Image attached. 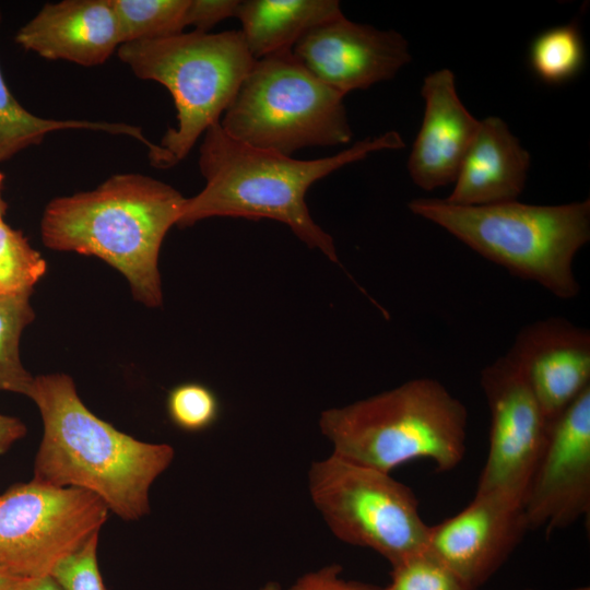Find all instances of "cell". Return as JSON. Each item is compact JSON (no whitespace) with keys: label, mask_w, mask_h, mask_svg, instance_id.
<instances>
[{"label":"cell","mask_w":590,"mask_h":590,"mask_svg":"<svg viewBox=\"0 0 590 590\" xmlns=\"http://www.w3.org/2000/svg\"><path fill=\"white\" fill-rule=\"evenodd\" d=\"M292 51L316 78L344 96L391 80L412 59L400 33L344 15L311 28Z\"/></svg>","instance_id":"obj_13"},{"label":"cell","mask_w":590,"mask_h":590,"mask_svg":"<svg viewBox=\"0 0 590 590\" xmlns=\"http://www.w3.org/2000/svg\"><path fill=\"white\" fill-rule=\"evenodd\" d=\"M251 56L291 50L311 28L343 16L337 0H246L235 15Z\"/></svg>","instance_id":"obj_18"},{"label":"cell","mask_w":590,"mask_h":590,"mask_svg":"<svg viewBox=\"0 0 590 590\" xmlns=\"http://www.w3.org/2000/svg\"><path fill=\"white\" fill-rule=\"evenodd\" d=\"M526 590H533V589H526Z\"/></svg>","instance_id":"obj_35"},{"label":"cell","mask_w":590,"mask_h":590,"mask_svg":"<svg viewBox=\"0 0 590 590\" xmlns=\"http://www.w3.org/2000/svg\"><path fill=\"white\" fill-rule=\"evenodd\" d=\"M186 198L142 174H117L93 190L52 199L40 220L46 247L95 256L128 280L134 299L162 305L158 253Z\"/></svg>","instance_id":"obj_3"},{"label":"cell","mask_w":590,"mask_h":590,"mask_svg":"<svg viewBox=\"0 0 590 590\" xmlns=\"http://www.w3.org/2000/svg\"><path fill=\"white\" fill-rule=\"evenodd\" d=\"M32 293L0 295V391L28 396L34 377L20 358V339L34 319Z\"/></svg>","instance_id":"obj_20"},{"label":"cell","mask_w":590,"mask_h":590,"mask_svg":"<svg viewBox=\"0 0 590 590\" xmlns=\"http://www.w3.org/2000/svg\"><path fill=\"white\" fill-rule=\"evenodd\" d=\"M3 181H4V175L0 173V220H3L8 204L3 198Z\"/></svg>","instance_id":"obj_32"},{"label":"cell","mask_w":590,"mask_h":590,"mask_svg":"<svg viewBox=\"0 0 590 590\" xmlns=\"http://www.w3.org/2000/svg\"><path fill=\"white\" fill-rule=\"evenodd\" d=\"M341 574L342 566L327 565L300 576L288 590H382L373 585L345 580Z\"/></svg>","instance_id":"obj_28"},{"label":"cell","mask_w":590,"mask_h":590,"mask_svg":"<svg viewBox=\"0 0 590 590\" xmlns=\"http://www.w3.org/2000/svg\"><path fill=\"white\" fill-rule=\"evenodd\" d=\"M117 55L135 76L158 82L173 96L177 126L166 131L150 158L160 168L181 162L220 121L256 62L240 31L135 40L120 45Z\"/></svg>","instance_id":"obj_6"},{"label":"cell","mask_w":590,"mask_h":590,"mask_svg":"<svg viewBox=\"0 0 590 590\" xmlns=\"http://www.w3.org/2000/svg\"><path fill=\"white\" fill-rule=\"evenodd\" d=\"M240 0H189L186 26L209 33L221 21L235 16Z\"/></svg>","instance_id":"obj_27"},{"label":"cell","mask_w":590,"mask_h":590,"mask_svg":"<svg viewBox=\"0 0 590 590\" xmlns=\"http://www.w3.org/2000/svg\"><path fill=\"white\" fill-rule=\"evenodd\" d=\"M421 95L425 102L424 117L408 170L416 186L432 191L455 181L480 120L462 104L449 69L427 74Z\"/></svg>","instance_id":"obj_15"},{"label":"cell","mask_w":590,"mask_h":590,"mask_svg":"<svg viewBox=\"0 0 590 590\" xmlns=\"http://www.w3.org/2000/svg\"><path fill=\"white\" fill-rule=\"evenodd\" d=\"M98 533L62 559L50 576L63 590H105L97 564Z\"/></svg>","instance_id":"obj_26"},{"label":"cell","mask_w":590,"mask_h":590,"mask_svg":"<svg viewBox=\"0 0 590 590\" xmlns=\"http://www.w3.org/2000/svg\"><path fill=\"white\" fill-rule=\"evenodd\" d=\"M26 590H63L59 583L50 576L33 579Z\"/></svg>","instance_id":"obj_31"},{"label":"cell","mask_w":590,"mask_h":590,"mask_svg":"<svg viewBox=\"0 0 590 590\" xmlns=\"http://www.w3.org/2000/svg\"><path fill=\"white\" fill-rule=\"evenodd\" d=\"M408 208L515 276L535 282L562 299L579 294L573 262L590 240V199L556 205L517 200L460 205L417 198Z\"/></svg>","instance_id":"obj_5"},{"label":"cell","mask_w":590,"mask_h":590,"mask_svg":"<svg viewBox=\"0 0 590 590\" xmlns=\"http://www.w3.org/2000/svg\"><path fill=\"white\" fill-rule=\"evenodd\" d=\"M15 43L49 60L103 64L121 45L113 0L46 3L16 33Z\"/></svg>","instance_id":"obj_16"},{"label":"cell","mask_w":590,"mask_h":590,"mask_svg":"<svg viewBox=\"0 0 590 590\" xmlns=\"http://www.w3.org/2000/svg\"><path fill=\"white\" fill-rule=\"evenodd\" d=\"M332 452L386 473L415 459L436 471L457 468L467 451L468 410L433 378L324 410L319 418Z\"/></svg>","instance_id":"obj_4"},{"label":"cell","mask_w":590,"mask_h":590,"mask_svg":"<svg viewBox=\"0 0 590 590\" xmlns=\"http://www.w3.org/2000/svg\"><path fill=\"white\" fill-rule=\"evenodd\" d=\"M404 141L397 131L367 138L338 154L296 160L248 145L224 132L220 121L203 134L199 168L203 189L186 198L178 226L213 217L270 219L287 225L310 249L339 262L333 238L311 217L306 192L316 181L341 167L381 150H399Z\"/></svg>","instance_id":"obj_1"},{"label":"cell","mask_w":590,"mask_h":590,"mask_svg":"<svg viewBox=\"0 0 590 590\" xmlns=\"http://www.w3.org/2000/svg\"><path fill=\"white\" fill-rule=\"evenodd\" d=\"M33 579L16 577L0 571V590H26Z\"/></svg>","instance_id":"obj_30"},{"label":"cell","mask_w":590,"mask_h":590,"mask_svg":"<svg viewBox=\"0 0 590 590\" xmlns=\"http://www.w3.org/2000/svg\"><path fill=\"white\" fill-rule=\"evenodd\" d=\"M528 530L521 503L475 493L461 511L429 526L426 550L479 589L506 563Z\"/></svg>","instance_id":"obj_12"},{"label":"cell","mask_w":590,"mask_h":590,"mask_svg":"<svg viewBox=\"0 0 590 590\" xmlns=\"http://www.w3.org/2000/svg\"><path fill=\"white\" fill-rule=\"evenodd\" d=\"M47 263L21 231L0 220V295L32 293Z\"/></svg>","instance_id":"obj_23"},{"label":"cell","mask_w":590,"mask_h":590,"mask_svg":"<svg viewBox=\"0 0 590 590\" xmlns=\"http://www.w3.org/2000/svg\"><path fill=\"white\" fill-rule=\"evenodd\" d=\"M259 590H281V586L278 582L269 581L262 586Z\"/></svg>","instance_id":"obj_33"},{"label":"cell","mask_w":590,"mask_h":590,"mask_svg":"<svg viewBox=\"0 0 590 590\" xmlns=\"http://www.w3.org/2000/svg\"><path fill=\"white\" fill-rule=\"evenodd\" d=\"M27 397L44 423L33 479L88 491L125 520L149 514L150 487L170 465L172 446L138 440L97 417L68 375L34 377Z\"/></svg>","instance_id":"obj_2"},{"label":"cell","mask_w":590,"mask_h":590,"mask_svg":"<svg viewBox=\"0 0 590 590\" xmlns=\"http://www.w3.org/2000/svg\"><path fill=\"white\" fill-rule=\"evenodd\" d=\"M108 507L95 494L33 479L0 495V571L28 579L50 575L98 533Z\"/></svg>","instance_id":"obj_9"},{"label":"cell","mask_w":590,"mask_h":590,"mask_svg":"<svg viewBox=\"0 0 590 590\" xmlns=\"http://www.w3.org/2000/svg\"><path fill=\"white\" fill-rule=\"evenodd\" d=\"M530 154L506 122L489 116L480 120L446 198L460 205H488L515 201L524 189Z\"/></svg>","instance_id":"obj_17"},{"label":"cell","mask_w":590,"mask_h":590,"mask_svg":"<svg viewBox=\"0 0 590 590\" xmlns=\"http://www.w3.org/2000/svg\"><path fill=\"white\" fill-rule=\"evenodd\" d=\"M121 45L184 32L189 0H113Z\"/></svg>","instance_id":"obj_21"},{"label":"cell","mask_w":590,"mask_h":590,"mask_svg":"<svg viewBox=\"0 0 590 590\" xmlns=\"http://www.w3.org/2000/svg\"><path fill=\"white\" fill-rule=\"evenodd\" d=\"M522 507L547 535L590 515V387L548 427Z\"/></svg>","instance_id":"obj_11"},{"label":"cell","mask_w":590,"mask_h":590,"mask_svg":"<svg viewBox=\"0 0 590 590\" xmlns=\"http://www.w3.org/2000/svg\"><path fill=\"white\" fill-rule=\"evenodd\" d=\"M480 385L489 411V438L475 493H495L522 504L550 423L508 354L482 369Z\"/></svg>","instance_id":"obj_10"},{"label":"cell","mask_w":590,"mask_h":590,"mask_svg":"<svg viewBox=\"0 0 590 590\" xmlns=\"http://www.w3.org/2000/svg\"><path fill=\"white\" fill-rule=\"evenodd\" d=\"M391 567L382 590H477L427 550Z\"/></svg>","instance_id":"obj_24"},{"label":"cell","mask_w":590,"mask_h":590,"mask_svg":"<svg viewBox=\"0 0 590 590\" xmlns=\"http://www.w3.org/2000/svg\"><path fill=\"white\" fill-rule=\"evenodd\" d=\"M166 405L170 421L187 432H200L212 426L220 414L217 397L199 382H185L173 388Z\"/></svg>","instance_id":"obj_25"},{"label":"cell","mask_w":590,"mask_h":590,"mask_svg":"<svg viewBox=\"0 0 590 590\" xmlns=\"http://www.w3.org/2000/svg\"><path fill=\"white\" fill-rule=\"evenodd\" d=\"M507 354L550 424L590 387V332L567 319L526 326Z\"/></svg>","instance_id":"obj_14"},{"label":"cell","mask_w":590,"mask_h":590,"mask_svg":"<svg viewBox=\"0 0 590 590\" xmlns=\"http://www.w3.org/2000/svg\"><path fill=\"white\" fill-rule=\"evenodd\" d=\"M583 59L582 38L574 24L541 33L530 48L534 72L548 84H559L575 76Z\"/></svg>","instance_id":"obj_22"},{"label":"cell","mask_w":590,"mask_h":590,"mask_svg":"<svg viewBox=\"0 0 590 590\" xmlns=\"http://www.w3.org/2000/svg\"><path fill=\"white\" fill-rule=\"evenodd\" d=\"M343 99L292 49L283 50L256 60L220 125L239 142L291 156L303 148L351 142Z\"/></svg>","instance_id":"obj_7"},{"label":"cell","mask_w":590,"mask_h":590,"mask_svg":"<svg viewBox=\"0 0 590 590\" xmlns=\"http://www.w3.org/2000/svg\"><path fill=\"white\" fill-rule=\"evenodd\" d=\"M68 129L103 131L115 135L123 134L137 139L149 151L155 146L145 138L140 127L121 122L46 119L32 114L13 96L0 68V163L10 160L30 146L40 144L49 132Z\"/></svg>","instance_id":"obj_19"},{"label":"cell","mask_w":590,"mask_h":590,"mask_svg":"<svg viewBox=\"0 0 590 590\" xmlns=\"http://www.w3.org/2000/svg\"><path fill=\"white\" fill-rule=\"evenodd\" d=\"M25 434L26 427L19 418L0 414V456Z\"/></svg>","instance_id":"obj_29"},{"label":"cell","mask_w":590,"mask_h":590,"mask_svg":"<svg viewBox=\"0 0 590 590\" xmlns=\"http://www.w3.org/2000/svg\"><path fill=\"white\" fill-rule=\"evenodd\" d=\"M570 590H589V587H579V588H574Z\"/></svg>","instance_id":"obj_34"},{"label":"cell","mask_w":590,"mask_h":590,"mask_svg":"<svg viewBox=\"0 0 590 590\" xmlns=\"http://www.w3.org/2000/svg\"><path fill=\"white\" fill-rule=\"evenodd\" d=\"M315 507L341 541L377 552L394 566L426 551L429 526L412 488L335 453L311 463Z\"/></svg>","instance_id":"obj_8"}]
</instances>
